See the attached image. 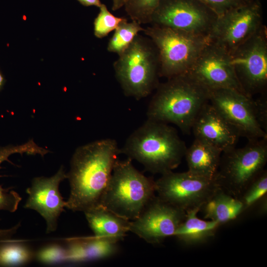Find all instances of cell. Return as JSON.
<instances>
[{
	"instance_id": "obj_1",
	"label": "cell",
	"mask_w": 267,
	"mask_h": 267,
	"mask_svg": "<svg viewBox=\"0 0 267 267\" xmlns=\"http://www.w3.org/2000/svg\"><path fill=\"white\" fill-rule=\"evenodd\" d=\"M119 154L118 143L112 138L94 141L76 149L67 174L70 191L66 208L84 212L98 205Z\"/></svg>"
},
{
	"instance_id": "obj_2",
	"label": "cell",
	"mask_w": 267,
	"mask_h": 267,
	"mask_svg": "<svg viewBox=\"0 0 267 267\" xmlns=\"http://www.w3.org/2000/svg\"><path fill=\"white\" fill-rule=\"evenodd\" d=\"M186 148L174 128L147 119L130 135L120 151L141 163L146 171L162 175L179 165Z\"/></svg>"
},
{
	"instance_id": "obj_3",
	"label": "cell",
	"mask_w": 267,
	"mask_h": 267,
	"mask_svg": "<svg viewBox=\"0 0 267 267\" xmlns=\"http://www.w3.org/2000/svg\"><path fill=\"white\" fill-rule=\"evenodd\" d=\"M156 89L148 106L147 119L175 124L189 134L197 115L209 102V90L186 74L168 79Z\"/></svg>"
},
{
	"instance_id": "obj_4",
	"label": "cell",
	"mask_w": 267,
	"mask_h": 267,
	"mask_svg": "<svg viewBox=\"0 0 267 267\" xmlns=\"http://www.w3.org/2000/svg\"><path fill=\"white\" fill-rule=\"evenodd\" d=\"M132 159L116 161L110 178L100 197V205L132 221L155 195V180L138 171Z\"/></svg>"
},
{
	"instance_id": "obj_5",
	"label": "cell",
	"mask_w": 267,
	"mask_h": 267,
	"mask_svg": "<svg viewBox=\"0 0 267 267\" xmlns=\"http://www.w3.org/2000/svg\"><path fill=\"white\" fill-rule=\"evenodd\" d=\"M118 55L113 66L125 94L137 100L147 96L159 85L158 55L152 41L138 35Z\"/></svg>"
},
{
	"instance_id": "obj_6",
	"label": "cell",
	"mask_w": 267,
	"mask_h": 267,
	"mask_svg": "<svg viewBox=\"0 0 267 267\" xmlns=\"http://www.w3.org/2000/svg\"><path fill=\"white\" fill-rule=\"evenodd\" d=\"M143 32L157 49L159 77L167 79L186 74L210 41L208 36L152 24Z\"/></svg>"
},
{
	"instance_id": "obj_7",
	"label": "cell",
	"mask_w": 267,
	"mask_h": 267,
	"mask_svg": "<svg viewBox=\"0 0 267 267\" xmlns=\"http://www.w3.org/2000/svg\"><path fill=\"white\" fill-rule=\"evenodd\" d=\"M267 162V137L248 140L245 146L222 152L215 177L220 187L238 198L264 170Z\"/></svg>"
},
{
	"instance_id": "obj_8",
	"label": "cell",
	"mask_w": 267,
	"mask_h": 267,
	"mask_svg": "<svg viewBox=\"0 0 267 267\" xmlns=\"http://www.w3.org/2000/svg\"><path fill=\"white\" fill-rule=\"evenodd\" d=\"M230 62L245 94L265 91L267 83V31L263 25L230 54Z\"/></svg>"
},
{
	"instance_id": "obj_9",
	"label": "cell",
	"mask_w": 267,
	"mask_h": 267,
	"mask_svg": "<svg viewBox=\"0 0 267 267\" xmlns=\"http://www.w3.org/2000/svg\"><path fill=\"white\" fill-rule=\"evenodd\" d=\"M220 188L215 178L199 177L188 171H170L155 180L157 196L185 212L195 208L201 209Z\"/></svg>"
},
{
	"instance_id": "obj_10",
	"label": "cell",
	"mask_w": 267,
	"mask_h": 267,
	"mask_svg": "<svg viewBox=\"0 0 267 267\" xmlns=\"http://www.w3.org/2000/svg\"><path fill=\"white\" fill-rule=\"evenodd\" d=\"M218 17L198 0H161L150 23L209 37Z\"/></svg>"
},
{
	"instance_id": "obj_11",
	"label": "cell",
	"mask_w": 267,
	"mask_h": 267,
	"mask_svg": "<svg viewBox=\"0 0 267 267\" xmlns=\"http://www.w3.org/2000/svg\"><path fill=\"white\" fill-rule=\"evenodd\" d=\"M262 6L252 0L218 17L209 35L211 43L230 54L263 25Z\"/></svg>"
},
{
	"instance_id": "obj_12",
	"label": "cell",
	"mask_w": 267,
	"mask_h": 267,
	"mask_svg": "<svg viewBox=\"0 0 267 267\" xmlns=\"http://www.w3.org/2000/svg\"><path fill=\"white\" fill-rule=\"evenodd\" d=\"M209 102L248 140L267 137L257 115V100L228 89H208Z\"/></svg>"
},
{
	"instance_id": "obj_13",
	"label": "cell",
	"mask_w": 267,
	"mask_h": 267,
	"mask_svg": "<svg viewBox=\"0 0 267 267\" xmlns=\"http://www.w3.org/2000/svg\"><path fill=\"white\" fill-rule=\"evenodd\" d=\"M185 216L184 211L155 195L139 216L131 221L129 231L148 243L160 244L174 236Z\"/></svg>"
},
{
	"instance_id": "obj_14",
	"label": "cell",
	"mask_w": 267,
	"mask_h": 267,
	"mask_svg": "<svg viewBox=\"0 0 267 267\" xmlns=\"http://www.w3.org/2000/svg\"><path fill=\"white\" fill-rule=\"evenodd\" d=\"M186 74L208 89H228L245 94L231 63L230 54L210 41Z\"/></svg>"
},
{
	"instance_id": "obj_15",
	"label": "cell",
	"mask_w": 267,
	"mask_h": 267,
	"mask_svg": "<svg viewBox=\"0 0 267 267\" xmlns=\"http://www.w3.org/2000/svg\"><path fill=\"white\" fill-rule=\"evenodd\" d=\"M67 178V174L61 167L51 177L34 178L31 186L26 189L28 197L24 207L36 211L44 218L47 233L56 230L58 219L66 207V201L60 194L59 185Z\"/></svg>"
},
{
	"instance_id": "obj_16",
	"label": "cell",
	"mask_w": 267,
	"mask_h": 267,
	"mask_svg": "<svg viewBox=\"0 0 267 267\" xmlns=\"http://www.w3.org/2000/svg\"><path fill=\"white\" fill-rule=\"evenodd\" d=\"M195 138L206 142L222 153L235 147L240 135L209 102L201 109L192 127Z\"/></svg>"
},
{
	"instance_id": "obj_17",
	"label": "cell",
	"mask_w": 267,
	"mask_h": 267,
	"mask_svg": "<svg viewBox=\"0 0 267 267\" xmlns=\"http://www.w3.org/2000/svg\"><path fill=\"white\" fill-rule=\"evenodd\" d=\"M94 236L118 243L130 230V221L123 218L100 205L84 212Z\"/></svg>"
},
{
	"instance_id": "obj_18",
	"label": "cell",
	"mask_w": 267,
	"mask_h": 267,
	"mask_svg": "<svg viewBox=\"0 0 267 267\" xmlns=\"http://www.w3.org/2000/svg\"><path fill=\"white\" fill-rule=\"evenodd\" d=\"M67 250V261L82 263L110 257L118 250L117 243L94 235L89 237L69 239Z\"/></svg>"
},
{
	"instance_id": "obj_19",
	"label": "cell",
	"mask_w": 267,
	"mask_h": 267,
	"mask_svg": "<svg viewBox=\"0 0 267 267\" xmlns=\"http://www.w3.org/2000/svg\"><path fill=\"white\" fill-rule=\"evenodd\" d=\"M222 152L213 145L195 138L187 147L184 157L188 172L207 178H215L220 163Z\"/></svg>"
},
{
	"instance_id": "obj_20",
	"label": "cell",
	"mask_w": 267,
	"mask_h": 267,
	"mask_svg": "<svg viewBox=\"0 0 267 267\" xmlns=\"http://www.w3.org/2000/svg\"><path fill=\"white\" fill-rule=\"evenodd\" d=\"M43 153L44 148L38 146L33 140L20 145L0 147V168L1 163L7 160L12 154L27 153L42 155ZM21 199V196L15 191L3 188L0 185V211L14 212L17 210ZM19 226L20 223L9 229H0V241L10 239L16 233Z\"/></svg>"
},
{
	"instance_id": "obj_21",
	"label": "cell",
	"mask_w": 267,
	"mask_h": 267,
	"mask_svg": "<svg viewBox=\"0 0 267 267\" xmlns=\"http://www.w3.org/2000/svg\"><path fill=\"white\" fill-rule=\"evenodd\" d=\"M200 208L186 212L185 219L176 230L174 236L186 245L194 246L205 243L214 237L220 226L212 220L199 219L197 214Z\"/></svg>"
},
{
	"instance_id": "obj_22",
	"label": "cell",
	"mask_w": 267,
	"mask_h": 267,
	"mask_svg": "<svg viewBox=\"0 0 267 267\" xmlns=\"http://www.w3.org/2000/svg\"><path fill=\"white\" fill-rule=\"evenodd\" d=\"M204 217L220 225L233 221L244 213L240 200L220 188L203 205Z\"/></svg>"
},
{
	"instance_id": "obj_23",
	"label": "cell",
	"mask_w": 267,
	"mask_h": 267,
	"mask_svg": "<svg viewBox=\"0 0 267 267\" xmlns=\"http://www.w3.org/2000/svg\"><path fill=\"white\" fill-rule=\"evenodd\" d=\"M141 24L125 18L120 23L112 37L109 40L107 50L109 52L120 54L133 42L138 33L143 31Z\"/></svg>"
},
{
	"instance_id": "obj_24",
	"label": "cell",
	"mask_w": 267,
	"mask_h": 267,
	"mask_svg": "<svg viewBox=\"0 0 267 267\" xmlns=\"http://www.w3.org/2000/svg\"><path fill=\"white\" fill-rule=\"evenodd\" d=\"M267 192V171L264 170L245 188L238 198L243 206L244 213L253 207Z\"/></svg>"
},
{
	"instance_id": "obj_25",
	"label": "cell",
	"mask_w": 267,
	"mask_h": 267,
	"mask_svg": "<svg viewBox=\"0 0 267 267\" xmlns=\"http://www.w3.org/2000/svg\"><path fill=\"white\" fill-rule=\"evenodd\" d=\"M161 0H126L124 5L132 21L140 24L150 23L152 15Z\"/></svg>"
},
{
	"instance_id": "obj_26",
	"label": "cell",
	"mask_w": 267,
	"mask_h": 267,
	"mask_svg": "<svg viewBox=\"0 0 267 267\" xmlns=\"http://www.w3.org/2000/svg\"><path fill=\"white\" fill-rule=\"evenodd\" d=\"M32 253L26 246L19 243H9L0 247V265L14 266L29 262Z\"/></svg>"
},
{
	"instance_id": "obj_27",
	"label": "cell",
	"mask_w": 267,
	"mask_h": 267,
	"mask_svg": "<svg viewBox=\"0 0 267 267\" xmlns=\"http://www.w3.org/2000/svg\"><path fill=\"white\" fill-rule=\"evenodd\" d=\"M125 18L112 14L104 4L99 7V12L94 21V34L98 38H103L115 30Z\"/></svg>"
},
{
	"instance_id": "obj_28",
	"label": "cell",
	"mask_w": 267,
	"mask_h": 267,
	"mask_svg": "<svg viewBox=\"0 0 267 267\" xmlns=\"http://www.w3.org/2000/svg\"><path fill=\"white\" fill-rule=\"evenodd\" d=\"M38 260L44 264H53L67 261V250L60 245L52 244L38 252Z\"/></svg>"
},
{
	"instance_id": "obj_29",
	"label": "cell",
	"mask_w": 267,
	"mask_h": 267,
	"mask_svg": "<svg viewBox=\"0 0 267 267\" xmlns=\"http://www.w3.org/2000/svg\"><path fill=\"white\" fill-rule=\"evenodd\" d=\"M219 17L228 10L252 0H198Z\"/></svg>"
},
{
	"instance_id": "obj_30",
	"label": "cell",
	"mask_w": 267,
	"mask_h": 267,
	"mask_svg": "<svg viewBox=\"0 0 267 267\" xmlns=\"http://www.w3.org/2000/svg\"><path fill=\"white\" fill-rule=\"evenodd\" d=\"M84 6H95L100 7L102 5L100 0H78Z\"/></svg>"
},
{
	"instance_id": "obj_31",
	"label": "cell",
	"mask_w": 267,
	"mask_h": 267,
	"mask_svg": "<svg viewBox=\"0 0 267 267\" xmlns=\"http://www.w3.org/2000/svg\"><path fill=\"white\" fill-rule=\"evenodd\" d=\"M126 0H112V9L114 11L119 10L124 7Z\"/></svg>"
},
{
	"instance_id": "obj_32",
	"label": "cell",
	"mask_w": 267,
	"mask_h": 267,
	"mask_svg": "<svg viewBox=\"0 0 267 267\" xmlns=\"http://www.w3.org/2000/svg\"><path fill=\"white\" fill-rule=\"evenodd\" d=\"M2 80H3L2 77L1 76V75L0 74V87L1 86V85L2 84Z\"/></svg>"
}]
</instances>
